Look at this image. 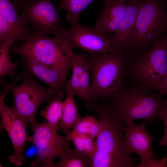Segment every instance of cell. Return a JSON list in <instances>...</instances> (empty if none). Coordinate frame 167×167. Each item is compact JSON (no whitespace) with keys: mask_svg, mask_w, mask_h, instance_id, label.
<instances>
[{"mask_svg":"<svg viewBox=\"0 0 167 167\" xmlns=\"http://www.w3.org/2000/svg\"><path fill=\"white\" fill-rule=\"evenodd\" d=\"M90 74L88 65L81 75L79 84V97L81 99L84 100V101L92 99L89 83Z\"/></svg>","mask_w":167,"mask_h":167,"instance_id":"cell-26","label":"cell"},{"mask_svg":"<svg viewBox=\"0 0 167 167\" xmlns=\"http://www.w3.org/2000/svg\"><path fill=\"white\" fill-rule=\"evenodd\" d=\"M101 129V122L90 115L81 118L73 126L72 130L95 139L99 135Z\"/></svg>","mask_w":167,"mask_h":167,"instance_id":"cell-21","label":"cell"},{"mask_svg":"<svg viewBox=\"0 0 167 167\" xmlns=\"http://www.w3.org/2000/svg\"><path fill=\"white\" fill-rule=\"evenodd\" d=\"M159 119L163 122L165 125L164 134L161 139L160 144L161 146H167V106L161 113Z\"/></svg>","mask_w":167,"mask_h":167,"instance_id":"cell-29","label":"cell"},{"mask_svg":"<svg viewBox=\"0 0 167 167\" xmlns=\"http://www.w3.org/2000/svg\"><path fill=\"white\" fill-rule=\"evenodd\" d=\"M152 91L143 85L125 86L108 98L125 125L129 120L139 119L152 124L160 119L161 113L167 106V98Z\"/></svg>","mask_w":167,"mask_h":167,"instance_id":"cell-3","label":"cell"},{"mask_svg":"<svg viewBox=\"0 0 167 167\" xmlns=\"http://www.w3.org/2000/svg\"><path fill=\"white\" fill-rule=\"evenodd\" d=\"M59 161L51 167H88V157L71 147L63 149L58 156Z\"/></svg>","mask_w":167,"mask_h":167,"instance_id":"cell-19","label":"cell"},{"mask_svg":"<svg viewBox=\"0 0 167 167\" xmlns=\"http://www.w3.org/2000/svg\"><path fill=\"white\" fill-rule=\"evenodd\" d=\"M83 54L91 75L92 99L109 98L124 88L122 73L125 54L87 52Z\"/></svg>","mask_w":167,"mask_h":167,"instance_id":"cell-6","label":"cell"},{"mask_svg":"<svg viewBox=\"0 0 167 167\" xmlns=\"http://www.w3.org/2000/svg\"><path fill=\"white\" fill-rule=\"evenodd\" d=\"M125 54L124 86L142 84L156 91L158 81L167 71V35L148 49Z\"/></svg>","mask_w":167,"mask_h":167,"instance_id":"cell-1","label":"cell"},{"mask_svg":"<svg viewBox=\"0 0 167 167\" xmlns=\"http://www.w3.org/2000/svg\"><path fill=\"white\" fill-rule=\"evenodd\" d=\"M66 98L63 101V113L59 122V128L66 136L81 118L78 112L73 92L66 88Z\"/></svg>","mask_w":167,"mask_h":167,"instance_id":"cell-17","label":"cell"},{"mask_svg":"<svg viewBox=\"0 0 167 167\" xmlns=\"http://www.w3.org/2000/svg\"><path fill=\"white\" fill-rule=\"evenodd\" d=\"M10 44L1 46L0 49V77L1 81L5 80L6 76H9L12 79L16 77L18 70L17 67L19 61L12 62L10 58L9 48Z\"/></svg>","mask_w":167,"mask_h":167,"instance_id":"cell-22","label":"cell"},{"mask_svg":"<svg viewBox=\"0 0 167 167\" xmlns=\"http://www.w3.org/2000/svg\"><path fill=\"white\" fill-rule=\"evenodd\" d=\"M66 136L69 141L73 142L75 148L85 154L83 139L80 133L72 130Z\"/></svg>","mask_w":167,"mask_h":167,"instance_id":"cell-28","label":"cell"},{"mask_svg":"<svg viewBox=\"0 0 167 167\" xmlns=\"http://www.w3.org/2000/svg\"><path fill=\"white\" fill-rule=\"evenodd\" d=\"M74 48L70 43L58 37L40 35L34 32L21 45H11L9 51L22 58L36 60L57 71L67 79L72 68L71 56Z\"/></svg>","mask_w":167,"mask_h":167,"instance_id":"cell-5","label":"cell"},{"mask_svg":"<svg viewBox=\"0 0 167 167\" xmlns=\"http://www.w3.org/2000/svg\"><path fill=\"white\" fill-rule=\"evenodd\" d=\"M89 167H123L121 163L111 155L97 150L88 157Z\"/></svg>","mask_w":167,"mask_h":167,"instance_id":"cell-24","label":"cell"},{"mask_svg":"<svg viewBox=\"0 0 167 167\" xmlns=\"http://www.w3.org/2000/svg\"><path fill=\"white\" fill-rule=\"evenodd\" d=\"M80 134L83 139L84 154L88 157H90L97 150L96 142L94 141L95 138L87 135Z\"/></svg>","mask_w":167,"mask_h":167,"instance_id":"cell-27","label":"cell"},{"mask_svg":"<svg viewBox=\"0 0 167 167\" xmlns=\"http://www.w3.org/2000/svg\"><path fill=\"white\" fill-rule=\"evenodd\" d=\"M167 35V0H142L124 54L149 48Z\"/></svg>","mask_w":167,"mask_h":167,"instance_id":"cell-4","label":"cell"},{"mask_svg":"<svg viewBox=\"0 0 167 167\" xmlns=\"http://www.w3.org/2000/svg\"><path fill=\"white\" fill-rule=\"evenodd\" d=\"M22 59L24 69L32 75L58 92H66L68 79L59 72L36 60Z\"/></svg>","mask_w":167,"mask_h":167,"instance_id":"cell-15","label":"cell"},{"mask_svg":"<svg viewBox=\"0 0 167 167\" xmlns=\"http://www.w3.org/2000/svg\"><path fill=\"white\" fill-rule=\"evenodd\" d=\"M71 58L72 75L71 79L67 81L66 88L69 89L75 96L79 97L80 79L88 65L83 54H78L73 52Z\"/></svg>","mask_w":167,"mask_h":167,"instance_id":"cell-20","label":"cell"},{"mask_svg":"<svg viewBox=\"0 0 167 167\" xmlns=\"http://www.w3.org/2000/svg\"><path fill=\"white\" fill-rule=\"evenodd\" d=\"M122 0L124 1L126 3L129 2H130L133 0Z\"/></svg>","mask_w":167,"mask_h":167,"instance_id":"cell-32","label":"cell"},{"mask_svg":"<svg viewBox=\"0 0 167 167\" xmlns=\"http://www.w3.org/2000/svg\"><path fill=\"white\" fill-rule=\"evenodd\" d=\"M84 101L101 123V131L96 141L97 150L112 156L123 167L134 166L137 160L126 149L123 134L125 125L109 99H91Z\"/></svg>","mask_w":167,"mask_h":167,"instance_id":"cell-2","label":"cell"},{"mask_svg":"<svg viewBox=\"0 0 167 167\" xmlns=\"http://www.w3.org/2000/svg\"><path fill=\"white\" fill-rule=\"evenodd\" d=\"M65 95V92H62L54 96L48 102L45 108L40 112L41 115L45 118L49 126L59 130V121L62 118L63 113V101L62 99Z\"/></svg>","mask_w":167,"mask_h":167,"instance_id":"cell-18","label":"cell"},{"mask_svg":"<svg viewBox=\"0 0 167 167\" xmlns=\"http://www.w3.org/2000/svg\"><path fill=\"white\" fill-rule=\"evenodd\" d=\"M14 2L17 9L22 11L21 16L32 25L35 32L42 36L48 34L55 36L62 20L51 0H27L25 2L15 0Z\"/></svg>","mask_w":167,"mask_h":167,"instance_id":"cell-10","label":"cell"},{"mask_svg":"<svg viewBox=\"0 0 167 167\" xmlns=\"http://www.w3.org/2000/svg\"><path fill=\"white\" fill-rule=\"evenodd\" d=\"M142 0H134L126 3L125 14L111 39L117 54H124L127 39L135 25Z\"/></svg>","mask_w":167,"mask_h":167,"instance_id":"cell-14","label":"cell"},{"mask_svg":"<svg viewBox=\"0 0 167 167\" xmlns=\"http://www.w3.org/2000/svg\"><path fill=\"white\" fill-rule=\"evenodd\" d=\"M94 26L100 32L112 36L125 14L126 3L122 0H107Z\"/></svg>","mask_w":167,"mask_h":167,"instance_id":"cell-13","label":"cell"},{"mask_svg":"<svg viewBox=\"0 0 167 167\" xmlns=\"http://www.w3.org/2000/svg\"><path fill=\"white\" fill-rule=\"evenodd\" d=\"M14 2L11 0H0V14L17 32L18 41L24 43L33 34V31L28 27L26 22L17 12Z\"/></svg>","mask_w":167,"mask_h":167,"instance_id":"cell-16","label":"cell"},{"mask_svg":"<svg viewBox=\"0 0 167 167\" xmlns=\"http://www.w3.org/2000/svg\"><path fill=\"white\" fill-rule=\"evenodd\" d=\"M71 25L69 29L61 26L55 36L87 52L117 54L113 49L112 37L97 31L94 26L88 27L74 19H67Z\"/></svg>","mask_w":167,"mask_h":167,"instance_id":"cell-8","label":"cell"},{"mask_svg":"<svg viewBox=\"0 0 167 167\" xmlns=\"http://www.w3.org/2000/svg\"><path fill=\"white\" fill-rule=\"evenodd\" d=\"M18 34L13 26L0 14V47L8 44L11 45L15 40L18 41Z\"/></svg>","mask_w":167,"mask_h":167,"instance_id":"cell-25","label":"cell"},{"mask_svg":"<svg viewBox=\"0 0 167 167\" xmlns=\"http://www.w3.org/2000/svg\"><path fill=\"white\" fill-rule=\"evenodd\" d=\"M167 167V158L164 157L161 160L151 157L147 161L143 167Z\"/></svg>","mask_w":167,"mask_h":167,"instance_id":"cell-30","label":"cell"},{"mask_svg":"<svg viewBox=\"0 0 167 167\" xmlns=\"http://www.w3.org/2000/svg\"><path fill=\"white\" fill-rule=\"evenodd\" d=\"M33 135L32 143L38 150L34 161L31 164L33 167H51L55 158L65 148L71 147L66 136L58 133V129L49 126L45 119L39 123L28 124Z\"/></svg>","mask_w":167,"mask_h":167,"instance_id":"cell-9","label":"cell"},{"mask_svg":"<svg viewBox=\"0 0 167 167\" xmlns=\"http://www.w3.org/2000/svg\"><path fill=\"white\" fill-rule=\"evenodd\" d=\"M148 123L147 120L144 119L142 123L137 125L133 121L129 120L126 123L123 129L127 151L131 154L136 153L141 159L140 163L134 167H143L150 158L158 159L157 156L152 150V144L155 137L150 135L146 129Z\"/></svg>","mask_w":167,"mask_h":167,"instance_id":"cell-12","label":"cell"},{"mask_svg":"<svg viewBox=\"0 0 167 167\" xmlns=\"http://www.w3.org/2000/svg\"><path fill=\"white\" fill-rule=\"evenodd\" d=\"M8 92L2 91L0 95V129L7 133L12 143L14 152L8 156L9 161L17 166L21 165L25 160L24 154L25 143L30 142L32 143V136L26 133L27 123L23 121L14 112L12 108L7 106L4 99Z\"/></svg>","mask_w":167,"mask_h":167,"instance_id":"cell-11","label":"cell"},{"mask_svg":"<svg viewBox=\"0 0 167 167\" xmlns=\"http://www.w3.org/2000/svg\"><path fill=\"white\" fill-rule=\"evenodd\" d=\"M32 76L24 70L10 84V91L12 93L14 100L12 108L27 124L36 123V114L42 103H48L54 96L61 93L65 92H59L49 87L45 88L36 82Z\"/></svg>","mask_w":167,"mask_h":167,"instance_id":"cell-7","label":"cell"},{"mask_svg":"<svg viewBox=\"0 0 167 167\" xmlns=\"http://www.w3.org/2000/svg\"><path fill=\"white\" fill-rule=\"evenodd\" d=\"M156 91L159 92L163 96H167V71L158 81Z\"/></svg>","mask_w":167,"mask_h":167,"instance_id":"cell-31","label":"cell"},{"mask_svg":"<svg viewBox=\"0 0 167 167\" xmlns=\"http://www.w3.org/2000/svg\"><path fill=\"white\" fill-rule=\"evenodd\" d=\"M96 0H60L58 10V11L62 10L66 11V19L70 18L79 21L80 13L89 5Z\"/></svg>","mask_w":167,"mask_h":167,"instance_id":"cell-23","label":"cell"}]
</instances>
